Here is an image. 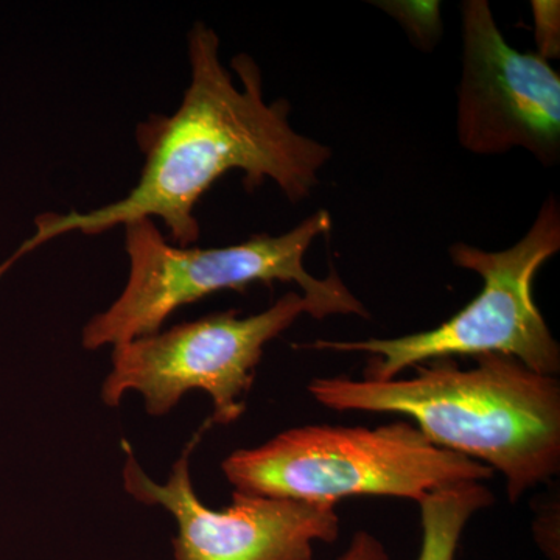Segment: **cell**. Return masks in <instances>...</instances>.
I'll return each instance as SVG.
<instances>
[{
  "mask_svg": "<svg viewBox=\"0 0 560 560\" xmlns=\"http://www.w3.org/2000/svg\"><path fill=\"white\" fill-rule=\"evenodd\" d=\"M190 83L171 116H150L136 130L145 156L138 183L124 198L92 209L36 217L35 234L0 275L24 254L60 235L103 234L136 220L160 219L175 245H194L201 234L195 208L202 195L230 172H242L249 190L272 180L290 202L311 197L330 147L300 135L290 124V103H268L257 62L232 58V79L220 58V38L197 22L187 39Z\"/></svg>",
  "mask_w": 560,
  "mask_h": 560,
  "instance_id": "6da1fadb",
  "label": "cell"
},
{
  "mask_svg": "<svg viewBox=\"0 0 560 560\" xmlns=\"http://www.w3.org/2000/svg\"><path fill=\"white\" fill-rule=\"evenodd\" d=\"M474 361L470 370L429 361L400 381L318 377L307 390L329 410L411 418L431 444L500 471L517 503L560 471L559 378L499 353Z\"/></svg>",
  "mask_w": 560,
  "mask_h": 560,
  "instance_id": "7a4b0ae2",
  "label": "cell"
},
{
  "mask_svg": "<svg viewBox=\"0 0 560 560\" xmlns=\"http://www.w3.org/2000/svg\"><path fill=\"white\" fill-rule=\"evenodd\" d=\"M125 250L130 260L127 285L108 311L84 326L83 346L125 345L161 331L173 313L223 290L245 291L254 283H296L315 308V319L371 313L346 287L335 268L318 279L305 268L313 242L329 234L331 217L318 210L285 234H259L224 248L172 245L154 220L125 224Z\"/></svg>",
  "mask_w": 560,
  "mask_h": 560,
  "instance_id": "3957f363",
  "label": "cell"
},
{
  "mask_svg": "<svg viewBox=\"0 0 560 560\" xmlns=\"http://www.w3.org/2000/svg\"><path fill=\"white\" fill-rule=\"evenodd\" d=\"M237 492L337 506L350 497L419 503L434 490L485 482L495 471L431 444L410 422L368 427L305 425L221 464Z\"/></svg>",
  "mask_w": 560,
  "mask_h": 560,
  "instance_id": "277c9868",
  "label": "cell"
},
{
  "mask_svg": "<svg viewBox=\"0 0 560 560\" xmlns=\"http://www.w3.org/2000/svg\"><path fill=\"white\" fill-rule=\"evenodd\" d=\"M560 250V208L551 195L523 238L503 250L453 243V265L477 272L482 290L470 304L434 329L399 338L318 340L302 349L370 355L364 378L394 381L401 371L453 357L499 355L522 361L545 375L560 372V346L534 301L537 271Z\"/></svg>",
  "mask_w": 560,
  "mask_h": 560,
  "instance_id": "5b68a950",
  "label": "cell"
},
{
  "mask_svg": "<svg viewBox=\"0 0 560 560\" xmlns=\"http://www.w3.org/2000/svg\"><path fill=\"white\" fill-rule=\"evenodd\" d=\"M305 313L315 319L312 302L290 291L257 315L213 313L116 346L102 399L108 407H119L128 390H138L151 416H164L187 390L201 389L212 399L210 422L228 425L245 412L243 399L265 346Z\"/></svg>",
  "mask_w": 560,
  "mask_h": 560,
  "instance_id": "8992f818",
  "label": "cell"
},
{
  "mask_svg": "<svg viewBox=\"0 0 560 560\" xmlns=\"http://www.w3.org/2000/svg\"><path fill=\"white\" fill-rule=\"evenodd\" d=\"M463 73L456 102L460 147L478 156L514 149L551 167L560 156V77L504 39L486 0L463 3Z\"/></svg>",
  "mask_w": 560,
  "mask_h": 560,
  "instance_id": "52a82bcc",
  "label": "cell"
},
{
  "mask_svg": "<svg viewBox=\"0 0 560 560\" xmlns=\"http://www.w3.org/2000/svg\"><path fill=\"white\" fill-rule=\"evenodd\" d=\"M210 419L187 444L165 485H158L140 469L130 447L124 445L125 489L154 506L171 512L178 525L173 540L175 560H313V544H334L340 536L335 506L305 501L271 499L237 492L223 511H212L195 493L190 455Z\"/></svg>",
  "mask_w": 560,
  "mask_h": 560,
  "instance_id": "ba28073f",
  "label": "cell"
},
{
  "mask_svg": "<svg viewBox=\"0 0 560 560\" xmlns=\"http://www.w3.org/2000/svg\"><path fill=\"white\" fill-rule=\"evenodd\" d=\"M495 497L485 482H463L434 490L419 501L422 545L418 560H456L460 536L477 512L492 506Z\"/></svg>",
  "mask_w": 560,
  "mask_h": 560,
  "instance_id": "9c48e42d",
  "label": "cell"
},
{
  "mask_svg": "<svg viewBox=\"0 0 560 560\" xmlns=\"http://www.w3.org/2000/svg\"><path fill=\"white\" fill-rule=\"evenodd\" d=\"M378 9L390 14L404 31L410 35L412 43L423 51H431L438 46L442 36V18L440 2H377Z\"/></svg>",
  "mask_w": 560,
  "mask_h": 560,
  "instance_id": "30bf717a",
  "label": "cell"
},
{
  "mask_svg": "<svg viewBox=\"0 0 560 560\" xmlns=\"http://www.w3.org/2000/svg\"><path fill=\"white\" fill-rule=\"evenodd\" d=\"M530 10L534 16L537 51L544 60L559 58L560 55V3L558 0H533Z\"/></svg>",
  "mask_w": 560,
  "mask_h": 560,
  "instance_id": "8fae6325",
  "label": "cell"
},
{
  "mask_svg": "<svg viewBox=\"0 0 560 560\" xmlns=\"http://www.w3.org/2000/svg\"><path fill=\"white\" fill-rule=\"evenodd\" d=\"M335 560H389V555L374 534L359 530L353 534L348 548Z\"/></svg>",
  "mask_w": 560,
  "mask_h": 560,
  "instance_id": "7c38bea8",
  "label": "cell"
}]
</instances>
